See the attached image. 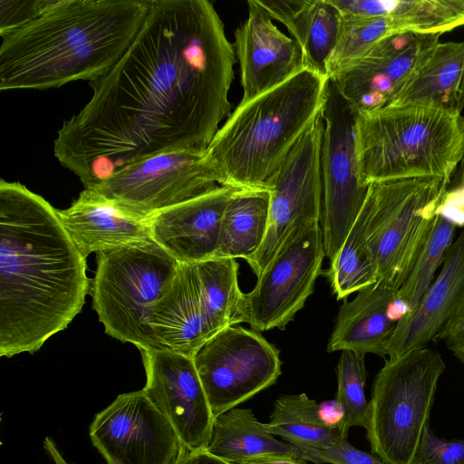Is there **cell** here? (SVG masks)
Returning <instances> with one entry per match:
<instances>
[{
  "instance_id": "obj_34",
  "label": "cell",
  "mask_w": 464,
  "mask_h": 464,
  "mask_svg": "<svg viewBox=\"0 0 464 464\" xmlns=\"http://www.w3.org/2000/svg\"><path fill=\"white\" fill-rule=\"evenodd\" d=\"M412 464H464V440L440 439L428 425Z\"/></svg>"
},
{
  "instance_id": "obj_37",
  "label": "cell",
  "mask_w": 464,
  "mask_h": 464,
  "mask_svg": "<svg viewBox=\"0 0 464 464\" xmlns=\"http://www.w3.org/2000/svg\"><path fill=\"white\" fill-rule=\"evenodd\" d=\"M445 342L447 348L464 365V310L440 333L436 341Z\"/></svg>"
},
{
  "instance_id": "obj_13",
  "label": "cell",
  "mask_w": 464,
  "mask_h": 464,
  "mask_svg": "<svg viewBox=\"0 0 464 464\" xmlns=\"http://www.w3.org/2000/svg\"><path fill=\"white\" fill-rule=\"evenodd\" d=\"M324 256L320 223L293 233L246 294L251 328L284 330L313 294Z\"/></svg>"
},
{
  "instance_id": "obj_36",
  "label": "cell",
  "mask_w": 464,
  "mask_h": 464,
  "mask_svg": "<svg viewBox=\"0 0 464 464\" xmlns=\"http://www.w3.org/2000/svg\"><path fill=\"white\" fill-rule=\"evenodd\" d=\"M53 0H1L0 35L3 36L37 18Z\"/></svg>"
},
{
  "instance_id": "obj_4",
  "label": "cell",
  "mask_w": 464,
  "mask_h": 464,
  "mask_svg": "<svg viewBox=\"0 0 464 464\" xmlns=\"http://www.w3.org/2000/svg\"><path fill=\"white\" fill-rule=\"evenodd\" d=\"M325 82L326 78L305 68L239 102L205 152L218 183L235 188H266L268 179L319 115Z\"/></svg>"
},
{
  "instance_id": "obj_39",
  "label": "cell",
  "mask_w": 464,
  "mask_h": 464,
  "mask_svg": "<svg viewBox=\"0 0 464 464\" xmlns=\"http://www.w3.org/2000/svg\"><path fill=\"white\" fill-rule=\"evenodd\" d=\"M322 418L330 425L339 426L343 419V411L338 402L334 400L320 405ZM342 430V429H341Z\"/></svg>"
},
{
  "instance_id": "obj_40",
  "label": "cell",
  "mask_w": 464,
  "mask_h": 464,
  "mask_svg": "<svg viewBox=\"0 0 464 464\" xmlns=\"http://www.w3.org/2000/svg\"><path fill=\"white\" fill-rule=\"evenodd\" d=\"M246 464H302L301 459L289 456H274L262 458Z\"/></svg>"
},
{
  "instance_id": "obj_10",
  "label": "cell",
  "mask_w": 464,
  "mask_h": 464,
  "mask_svg": "<svg viewBox=\"0 0 464 464\" xmlns=\"http://www.w3.org/2000/svg\"><path fill=\"white\" fill-rule=\"evenodd\" d=\"M324 130L319 113L266 183L269 191L267 232L260 249L247 261L256 277L293 233L320 223Z\"/></svg>"
},
{
  "instance_id": "obj_16",
  "label": "cell",
  "mask_w": 464,
  "mask_h": 464,
  "mask_svg": "<svg viewBox=\"0 0 464 464\" xmlns=\"http://www.w3.org/2000/svg\"><path fill=\"white\" fill-rule=\"evenodd\" d=\"M440 36L411 31L387 36L332 78L358 114L382 108L440 43Z\"/></svg>"
},
{
  "instance_id": "obj_41",
  "label": "cell",
  "mask_w": 464,
  "mask_h": 464,
  "mask_svg": "<svg viewBox=\"0 0 464 464\" xmlns=\"http://www.w3.org/2000/svg\"><path fill=\"white\" fill-rule=\"evenodd\" d=\"M44 450L52 459L53 464H69L61 455L53 440L51 438H45L44 442Z\"/></svg>"
},
{
  "instance_id": "obj_6",
  "label": "cell",
  "mask_w": 464,
  "mask_h": 464,
  "mask_svg": "<svg viewBox=\"0 0 464 464\" xmlns=\"http://www.w3.org/2000/svg\"><path fill=\"white\" fill-rule=\"evenodd\" d=\"M96 263L90 295L105 333L139 350L166 349L149 317L169 288L179 263L153 239L99 252Z\"/></svg>"
},
{
  "instance_id": "obj_9",
  "label": "cell",
  "mask_w": 464,
  "mask_h": 464,
  "mask_svg": "<svg viewBox=\"0 0 464 464\" xmlns=\"http://www.w3.org/2000/svg\"><path fill=\"white\" fill-rule=\"evenodd\" d=\"M321 116L324 130L321 165L323 181L320 227L325 256L333 261L354 224L367 196L359 180L355 141L358 112L326 79Z\"/></svg>"
},
{
  "instance_id": "obj_19",
  "label": "cell",
  "mask_w": 464,
  "mask_h": 464,
  "mask_svg": "<svg viewBox=\"0 0 464 464\" xmlns=\"http://www.w3.org/2000/svg\"><path fill=\"white\" fill-rule=\"evenodd\" d=\"M235 188L215 190L150 218L152 239L179 263L213 258L222 218Z\"/></svg>"
},
{
  "instance_id": "obj_29",
  "label": "cell",
  "mask_w": 464,
  "mask_h": 464,
  "mask_svg": "<svg viewBox=\"0 0 464 464\" xmlns=\"http://www.w3.org/2000/svg\"><path fill=\"white\" fill-rule=\"evenodd\" d=\"M266 429L298 449L325 450L347 437L339 426L322 418L320 405L305 393L278 397Z\"/></svg>"
},
{
  "instance_id": "obj_5",
  "label": "cell",
  "mask_w": 464,
  "mask_h": 464,
  "mask_svg": "<svg viewBox=\"0 0 464 464\" xmlns=\"http://www.w3.org/2000/svg\"><path fill=\"white\" fill-rule=\"evenodd\" d=\"M461 115L422 106H384L358 114L359 180L450 179L464 160Z\"/></svg>"
},
{
  "instance_id": "obj_11",
  "label": "cell",
  "mask_w": 464,
  "mask_h": 464,
  "mask_svg": "<svg viewBox=\"0 0 464 464\" xmlns=\"http://www.w3.org/2000/svg\"><path fill=\"white\" fill-rule=\"evenodd\" d=\"M195 365L214 419L273 385L281 375L279 350L259 332L238 324L215 334Z\"/></svg>"
},
{
  "instance_id": "obj_26",
  "label": "cell",
  "mask_w": 464,
  "mask_h": 464,
  "mask_svg": "<svg viewBox=\"0 0 464 464\" xmlns=\"http://www.w3.org/2000/svg\"><path fill=\"white\" fill-rule=\"evenodd\" d=\"M268 216L267 189L236 188L222 218L213 258L249 261L263 245Z\"/></svg>"
},
{
  "instance_id": "obj_32",
  "label": "cell",
  "mask_w": 464,
  "mask_h": 464,
  "mask_svg": "<svg viewBox=\"0 0 464 464\" xmlns=\"http://www.w3.org/2000/svg\"><path fill=\"white\" fill-rule=\"evenodd\" d=\"M456 227L442 215H436L424 245L396 293L397 302L406 307V312L419 304L434 281L436 271L454 242Z\"/></svg>"
},
{
  "instance_id": "obj_8",
  "label": "cell",
  "mask_w": 464,
  "mask_h": 464,
  "mask_svg": "<svg viewBox=\"0 0 464 464\" xmlns=\"http://www.w3.org/2000/svg\"><path fill=\"white\" fill-rule=\"evenodd\" d=\"M450 179L417 178L372 183L367 246L378 280L398 290L424 245Z\"/></svg>"
},
{
  "instance_id": "obj_24",
  "label": "cell",
  "mask_w": 464,
  "mask_h": 464,
  "mask_svg": "<svg viewBox=\"0 0 464 464\" xmlns=\"http://www.w3.org/2000/svg\"><path fill=\"white\" fill-rule=\"evenodd\" d=\"M273 20L280 22L300 45L305 68L328 78L342 15L331 0H257Z\"/></svg>"
},
{
  "instance_id": "obj_27",
  "label": "cell",
  "mask_w": 464,
  "mask_h": 464,
  "mask_svg": "<svg viewBox=\"0 0 464 464\" xmlns=\"http://www.w3.org/2000/svg\"><path fill=\"white\" fill-rule=\"evenodd\" d=\"M343 18H409L424 33L441 34L464 24V0H331Z\"/></svg>"
},
{
  "instance_id": "obj_12",
  "label": "cell",
  "mask_w": 464,
  "mask_h": 464,
  "mask_svg": "<svg viewBox=\"0 0 464 464\" xmlns=\"http://www.w3.org/2000/svg\"><path fill=\"white\" fill-rule=\"evenodd\" d=\"M205 151L158 154L115 170L92 188L127 212L144 219L212 190L220 185Z\"/></svg>"
},
{
  "instance_id": "obj_7",
  "label": "cell",
  "mask_w": 464,
  "mask_h": 464,
  "mask_svg": "<svg viewBox=\"0 0 464 464\" xmlns=\"http://www.w3.org/2000/svg\"><path fill=\"white\" fill-rule=\"evenodd\" d=\"M445 367L429 347L385 360L373 382L366 429L372 453L384 463L412 464Z\"/></svg>"
},
{
  "instance_id": "obj_35",
  "label": "cell",
  "mask_w": 464,
  "mask_h": 464,
  "mask_svg": "<svg viewBox=\"0 0 464 464\" xmlns=\"http://www.w3.org/2000/svg\"><path fill=\"white\" fill-rule=\"evenodd\" d=\"M297 458L317 464H386L379 457L352 446L347 437L334 446L325 449H298Z\"/></svg>"
},
{
  "instance_id": "obj_33",
  "label": "cell",
  "mask_w": 464,
  "mask_h": 464,
  "mask_svg": "<svg viewBox=\"0 0 464 464\" xmlns=\"http://www.w3.org/2000/svg\"><path fill=\"white\" fill-rule=\"evenodd\" d=\"M365 355L342 351L337 364V392L335 401L343 411L341 429L344 434L353 426L369 425V402L364 394L367 371Z\"/></svg>"
},
{
  "instance_id": "obj_30",
  "label": "cell",
  "mask_w": 464,
  "mask_h": 464,
  "mask_svg": "<svg viewBox=\"0 0 464 464\" xmlns=\"http://www.w3.org/2000/svg\"><path fill=\"white\" fill-rule=\"evenodd\" d=\"M369 211L366 198L339 253L330 262L329 267L322 271L328 278L337 300L345 299L351 294L378 281L366 241Z\"/></svg>"
},
{
  "instance_id": "obj_2",
  "label": "cell",
  "mask_w": 464,
  "mask_h": 464,
  "mask_svg": "<svg viewBox=\"0 0 464 464\" xmlns=\"http://www.w3.org/2000/svg\"><path fill=\"white\" fill-rule=\"evenodd\" d=\"M86 258L57 209L24 185L0 182V356L34 353L64 330L90 294Z\"/></svg>"
},
{
  "instance_id": "obj_28",
  "label": "cell",
  "mask_w": 464,
  "mask_h": 464,
  "mask_svg": "<svg viewBox=\"0 0 464 464\" xmlns=\"http://www.w3.org/2000/svg\"><path fill=\"white\" fill-rule=\"evenodd\" d=\"M205 315L213 334L248 323L246 294L238 285V264L232 258L196 263Z\"/></svg>"
},
{
  "instance_id": "obj_23",
  "label": "cell",
  "mask_w": 464,
  "mask_h": 464,
  "mask_svg": "<svg viewBox=\"0 0 464 464\" xmlns=\"http://www.w3.org/2000/svg\"><path fill=\"white\" fill-rule=\"evenodd\" d=\"M387 106H422L460 115L464 42L438 43Z\"/></svg>"
},
{
  "instance_id": "obj_15",
  "label": "cell",
  "mask_w": 464,
  "mask_h": 464,
  "mask_svg": "<svg viewBox=\"0 0 464 464\" xmlns=\"http://www.w3.org/2000/svg\"><path fill=\"white\" fill-rule=\"evenodd\" d=\"M140 352L146 372L145 394L172 424L187 451L206 450L214 416L194 357L169 349Z\"/></svg>"
},
{
  "instance_id": "obj_14",
  "label": "cell",
  "mask_w": 464,
  "mask_h": 464,
  "mask_svg": "<svg viewBox=\"0 0 464 464\" xmlns=\"http://www.w3.org/2000/svg\"><path fill=\"white\" fill-rule=\"evenodd\" d=\"M90 437L108 464H178L187 451L143 390L120 394L97 413Z\"/></svg>"
},
{
  "instance_id": "obj_21",
  "label": "cell",
  "mask_w": 464,
  "mask_h": 464,
  "mask_svg": "<svg viewBox=\"0 0 464 464\" xmlns=\"http://www.w3.org/2000/svg\"><path fill=\"white\" fill-rule=\"evenodd\" d=\"M149 324L166 349L191 357L214 335L203 309L196 263H179L169 288L151 307Z\"/></svg>"
},
{
  "instance_id": "obj_38",
  "label": "cell",
  "mask_w": 464,
  "mask_h": 464,
  "mask_svg": "<svg viewBox=\"0 0 464 464\" xmlns=\"http://www.w3.org/2000/svg\"><path fill=\"white\" fill-rule=\"evenodd\" d=\"M178 464H230L223 461L206 450L198 452L186 451Z\"/></svg>"
},
{
  "instance_id": "obj_22",
  "label": "cell",
  "mask_w": 464,
  "mask_h": 464,
  "mask_svg": "<svg viewBox=\"0 0 464 464\" xmlns=\"http://www.w3.org/2000/svg\"><path fill=\"white\" fill-rule=\"evenodd\" d=\"M396 293L378 280L359 290L352 301L343 299L327 344L328 352L352 351L385 357L397 323L391 314L398 303Z\"/></svg>"
},
{
  "instance_id": "obj_31",
  "label": "cell",
  "mask_w": 464,
  "mask_h": 464,
  "mask_svg": "<svg viewBox=\"0 0 464 464\" xmlns=\"http://www.w3.org/2000/svg\"><path fill=\"white\" fill-rule=\"evenodd\" d=\"M411 31L424 33L418 23L404 17H342L338 39L328 63V78L352 64L383 38Z\"/></svg>"
},
{
  "instance_id": "obj_17",
  "label": "cell",
  "mask_w": 464,
  "mask_h": 464,
  "mask_svg": "<svg viewBox=\"0 0 464 464\" xmlns=\"http://www.w3.org/2000/svg\"><path fill=\"white\" fill-rule=\"evenodd\" d=\"M247 17L235 31L243 96L240 102L267 92L305 69L303 51L258 4L247 1Z\"/></svg>"
},
{
  "instance_id": "obj_1",
  "label": "cell",
  "mask_w": 464,
  "mask_h": 464,
  "mask_svg": "<svg viewBox=\"0 0 464 464\" xmlns=\"http://www.w3.org/2000/svg\"><path fill=\"white\" fill-rule=\"evenodd\" d=\"M237 63L208 0H151L135 39L53 141L61 165L92 189L115 170L172 151H205L231 112Z\"/></svg>"
},
{
  "instance_id": "obj_20",
  "label": "cell",
  "mask_w": 464,
  "mask_h": 464,
  "mask_svg": "<svg viewBox=\"0 0 464 464\" xmlns=\"http://www.w3.org/2000/svg\"><path fill=\"white\" fill-rule=\"evenodd\" d=\"M59 218L84 258L92 253L134 246L152 239L150 219L138 218L102 194L84 188Z\"/></svg>"
},
{
  "instance_id": "obj_3",
  "label": "cell",
  "mask_w": 464,
  "mask_h": 464,
  "mask_svg": "<svg viewBox=\"0 0 464 464\" xmlns=\"http://www.w3.org/2000/svg\"><path fill=\"white\" fill-rule=\"evenodd\" d=\"M151 0H53L1 36L0 90H46L106 74L138 34Z\"/></svg>"
},
{
  "instance_id": "obj_42",
  "label": "cell",
  "mask_w": 464,
  "mask_h": 464,
  "mask_svg": "<svg viewBox=\"0 0 464 464\" xmlns=\"http://www.w3.org/2000/svg\"><path fill=\"white\" fill-rule=\"evenodd\" d=\"M461 121H462V126H463V129H464V117L461 118Z\"/></svg>"
},
{
  "instance_id": "obj_25",
  "label": "cell",
  "mask_w": 464,
  "mask_h": 464,
  "mask_svg": "<svg viewBox=\"0 0 464 464\" xmlns=\"http://www.w3.org/2000/svg\"><path fill=\"white\" fill-rule=\"evenodd\" d=\"M206 451L230 464H246L274 456L297 458L298 448L268 432L252 410L235 407L214 419Z\"/></svg>"
},
{
  "instance_id": "obj_18",
  "label": "cell",
  "mask_w": 464,
  "mask_h": 464,
  "mask_svg": "<svg viewBox=\"0 0 464 464\" xmlns=\"http://www.w3.org/2000/svg\"><path fill=\"white\" fill-rule=\"evenodd\" d=\"M463 310L464 227L449 249L441 271L419 304L397 320L386 356L395 358L428 347Z\"/></svg>"
}]
</instances>
